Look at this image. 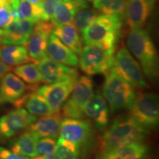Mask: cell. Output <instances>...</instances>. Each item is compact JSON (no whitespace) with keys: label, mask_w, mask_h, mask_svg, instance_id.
<instances>
[{"label":"cell","mask_w":159,"mask_h":159,"mask_svg":"<svg viewBox=\"0 0 159 159\" xmlns=\"http://www.w3.org/2000/svg\"><path fill=\"white\" fill-rule=\"evenodd\" d=\"M148 130L130 116L116 119L99 140L100 152L108 151L132 143L143 142Z\"/></svg>","instance_id":"cell-1"},{"label":"cell","mask_w":159,"mask_h":159,"mask_svg":"<svg viewBox=\"0 0 159 159\" xmlns=\"http://www.w3.org/2000/svg\"><path fill=\"white\" fill-rule=\"evenodd\" d=\"M129 52L138 60L143 73L151 82L158 77V57L153 41L146 30L131 29L127 39Z\"/></svg>","instance_id":"cell-2"},{"label":"cell","mask_w":159,"mask_h":159,"mask_svg":"<svg viewBox=\"0 0 159 159\" xmlns=\"http://www.w3.org/2000/svg\"><path fill=\"white\" fill-rule=\"evenodd\" d=\"M122 20L116 15H99L82 33V41L85 44L115 49L120 35Z\"/></svg>","instance_id":"cell-3"},{"label":"cell","mask_w":159,"mask_h":159,"mask_svg":"<svg viewBox=\"0 0 159 159\" xmlns=\"http://www.w3.org/2000/svg\"><path fill=\"white\" fill-rule=\"evenodd\" d=\"M135 94L134 87L112 69L105 75L102 96L113 113L129 108Z\"/></svg>","instance_id":"cell-4"},{"label":"cell","mask_w":159,"mask_h":159,"mask_svg":"<svg viewBox=\"0 0 159 159\" xmlns=\"http://www.w3.org/2000/svg\"><path fill=\"white\" fill-rule=\"evenodd\" d=\"M114 52L115 49H107L96 44H86L80 55V66L89 76L106 75L113 67Z\"/></svg>","instance_id":"cell-5"},{"label":"cell","mask_w":159,"mask_h":159,"mask_svg":"<svg viewBox=\"0 0 159 159\" xmlns=\"http://www.w3.org/2000/svg\"><path fill=\"white\" fill-rule=\"evenodd\" d=\"M130 116L147 130L155 129L159 122L158 96L152 92H136L129 107Z\"/></svg>","instance_id":"cell-6"},{"label":"cell","mask_w":159,"mask_h":159,"mask_svg":"<svg viewBox=\"0 0 159 159\" xmlns=\"http://www.w3.org/2000/svg\"><path fill=\"white\" fill-rule=\"evenodd\" d=\"M94 94V83L88 76L78 77L70 95L63 105L61 115L65 118L82 119L85 105Z\"/></svg>","instance_id":"cell-7"},{"label":"cell","mask_w":159,"mask_h":159,"mask_svg":"<svg viewBox=\"0 0 159 159\" xmlns=\"http://www.w3.org/2000/svg\"><path fill=\"white\" fill-rule=\"evenodd\" d=\"M113 71L116 72L134 88L145 89L148 88L141 66L125 47H122L114 55Z\"/></svg>","instance_id":"cell-8"},{"label":"cell","mask_w":159,"mask_h":159,"mask_svg":"<svg viewBox=\"0 0 159 159\" xmlns=\"http://www.w3.org/2000/svg\"><path fill=\"white\" fill-rule=\"evenodd\" d=\"M94 134L91 123L81 119L65 118L61 122L59 131L60 138L75 143L80 149L91 144Z\"/></svg>","instance_id":"cell-9"},{"label":"cell","mask_w":159,"mask_h":159,"mask_svg":"<svg viewBox=\"0 0 159 159\" xmlns=\"http://www.w3.org/2000/svg\"><path fill=\"white\" fill-rule=\"evenodd\" d=\"M37 119V116L29 114L22 108L4 114L0 117V142L7 140L28 128Z\"/></svg>","instance_id":"cell-10"},{"label":"cell","mask_w":159,"mask_h":159,"mask_svg":"<svg viewBox=\"0 0 159 159\" xmlns=\"http://www.w3.org/2000/svg\"><path fill=\"white\" fill-rule=\"evenodd\" d=\"M54 26L48 21H39L35 23L27 43V50L33 61L37 63L47 55V47Z\"/></svg>","instance_id":"cell-11"},{"label":"cell","mask_w":159,"mask_h":159,"mask_svg":"<svg viewBox=\"0 0 159 159\" xmlns=\"http://www.w3.org/2000/svg\"><path fill=\"white\" fill-rule=\"evenodd\" d=\"M78 77L61 82L47 84L37 89V92L46 99L54 112H59L67 100Z\"/></svg>","instance_id":"cell-12"},{"label":"cell","mask_w":159,"mask_h":159,"mask_svg":"<svg viewBox=\"0 0 159 159\" xmlns=\"http://www.w3.org/2000/svg\"><path fill=\"white\" fill-rule=\"evenodd\" d=\"M36 65L42 82L47 84L61 82L68 79L79 77L77 69L57 63L46 57L38 61Z\"/></svg>","instance_id":"cell-13"},{"label":"cell","mask_w":159,"mask_h":159,"mask_svg":"<svg viewBox=\"0 0 159 159\" xmlns=\"http://www.w3.org/2000/svg\"><path fill=\"white\" fill-rule=\"evenodd\" d=\"M35 23L28 20L15 19L0 29V43L25 46L28 41Z\"/></svg>","instance_id":"cell-14"},{"label":"cell","mask_w":159,"mask_h":159,"mask_svg":"<svg viewBox=\"0 0 159 159\" xmlns=\"http://www.w3.org/2000/svg\"><path fill=\"white\" fill-rule=\"evenodd\" d=\"M156 0H129L125 13L130 29L142 28L155 9Z\"/></svg>","instance_id":"cell-15"},{"label":"cell","mask_w":159,"mask_h":159,"mask_svg":"<svg viewBox=\"0 0 159 159\" xmlns=\"http://www.w3.org/2000/svg\"><path fill=\"white\" fill-rule=\"evenodd\" d=\"M83 114L94 122L97 129L105 130L109 122V108L106 100L97 91L85 105Z\"/></svg>","instance_id":"cell-16"},{"label":"cell","mask_w":159,"mask_h":159,"mask_svg":"<svg viewBox=\"0 0 159 159\" xmlns=\"http://www.w3.org/2000/svg\"><path fill=\"white\" fill-rule=\"evenodd\" d=\"M89 7L85 0H61L51 19L52 24L55 27L71 25L77 12Z\"/></svg>","instance_id":"cell-17"},{"label":"cell","mask_w":159,"mask_h":159,"mask_svg":"<svg viewBox=\"0 0 159 159\" xmlns=\"http://www.w3.org/2000/svg\"><path fill=\"white\" fill-rule=\"evenodd\" d=\"M27 91L25 83L13 73H6L0 80V97L2 102L14 103Z\"/></svg>","instance_id":"cell-18"},{"label":"cell","mask_w":159,"mask_h":159,"mask_svg":"<svg viewBox=\"0 0 159 159\" xmlns=\"http://www.w3.org/2000/svg\"><path fill=\"white\" fill-rule=\"evenodd\" d=\"M47 55L52 61L63 65L75 68L79 66L77 55L53 34L49 36L47 47Z\"/></svg>","instance_id":"cell-19"},{"label":"cell","mask_w":159,"mask_h":159,"mask_svg":"<svg viewBox=\"0 0 159 159\" xmlns=\"http://www.w3.org/2000/svg\"><path fill=\"white\" fill-rule=\"evenodd\" d=\"M62 115L60 112H55L52 114L37 119L27 129L34 134L38 139H56L59 136Z\"/></svg>","instance_id":"cell-20"},{"label":"cell","mask_w":159,"mask_h":159,"mask_svg":"<svg viewBox=\"0 0 159 159\" xmlns=\"http://www.w3.org/2000/svg\"><path fill=\"white\" fill-rule=\"evenodd\" d=\"M149 150L143 142H136L108 151H102L96 159H144Z\"/></svg>","instance_id":"cell-21"},{"label":"cell","mask_w":159,"mask_h":159,"mask_svg":"<svg viewBox=\"0 0 159 159\" xmlns=\"http://www.w3.org/2000/svg\"><path fill=\"white\" fill-rule=\"evenodd\" d=\"M13 104L16 108L25 106L27 109L26 111L29 114L35 116H47L55 113L49 106L46 99L37 91L24 95Z\"/></svg>","instance_id":"cell-22"},{"label":"cell","mask_w":159,"mask_h":159,"mask_svg":"<svg viewBox=\"0 0 159 159\" xmlns=\"http://www.w3.org/2000/svg\"><path fill=\"white\" fill-rule=\"evenodd\" d=\"M0 59L9 66L30 63L27 48L22 45H0Z\"/></svg>","instance_id":"cell-23"},{"label":"cell","mask_w":159,"mask_h":159,"mask_svg":"<svg viewBox=\"0 0 159 159\" xmlns=\"http://www.w3.org/2000/svg\"><path fill=\"white\" fill-rule=\"evenodd\" d=\"M52 34L58 38L64 44L76 55H80L83 49V41L79 32L73 25L54 27Z\"/></svg>","instance_id":"cell-24"},{"label":"cell","mask_w":159,"mask_h":159,"mask_svg":"<svg viewBox=\"0 0 159 159\" xmlns=\"http://www.w3.org/2000/svg\"><path fill=\"white\" fill-rule=\"evenodd\" d=\"M11 7L14 19L28 20L34 23L42 21V11L39 5L27 0H13Z\"/></svg>","instance_id":"cell-25"},{"label":"cell","mask_w":159,"mask_h":159,"mask_svg":"<svg viewBox=\"0 0 159 159\" xmlns=\"http://www.w3.org/2000/svg\"><path fill=\"white\" fill-rule=\"evenodd\" d=\"M38 139L34 134L27 130L12 141L11 151L20 156L33 158L37 156L35 144Z\"/></svg>","instance_id":"cell-26"},{"label":"cell","mask_w":159,"mask_h":159,"mask_svg":"<svg viewBox=\"0 0 159 159\" xmlns=\"http://www.w3.org/2000/svg\"><path fill=\"white\" fill-rule=\"evenodd\" d=\"M129 0H94V7L104 14L116 15L121 19L125 18V13Z\"/></svg>","instance_id":"cell-27"},{"label":"cell","mask_w":159,"mask_h":159,"mask_svg":"<svg viewBox=\"0 0 159 159\" xmlns=\"http://www.w3.org/2000/svg\"><path fill=\"white\" fill-rule=\"evenodd\" d=\"M13 72L24 82L31 86H35L42 82L36 63H27L17 66L13 69Z\"/></svg>","instance_id":"cell-28"},{"label":"cell","mask_w":159,"mask_h":159,"mask_svg":"<svg viewBox=\"0 0 159 159\" xmlns=\"http://www.w3.org/2000/svg\"><path fill=\"white\" fill-rule=\"evenodd\" d=\"M80 149L75 143L59 138L52 159H80Z\"/></svg>","instance_id":"cell-29"},{"label":"cell","mask_w":159,"mask_h":159,"mask_svg":"<svg viewBox=\"0 0 159 159\" xmlns=\"http://www.w3.org/2000/svg\"><path fill=\"white\" fill-rule=\"evenodd\" d=\"M99 16L98 11L94 9L85 8L79 11L73 18L72 24L77 31L83 33Z\"/></svg>","instance_id":"cell-30"},{"label":"cell","mask_w":159,"mask_h":159,"mask_svg":"<svg viewBox=\"0 0 159 159\" xmlns=\"http://www.w3.org/2000/svg\"><path fill=\"white\" fill-rule=\"evenodd\" d=\"M56 139L41 138L38 139L35 144V151L39 156H44L47 159H52L55 148Z\"/></svg>","instance_id":"cell-31"},{"label":"cell","mask_w":159,"mask_h":159,"mask_svg":"<svg viewBox=\"0 0 159 159\" xmlns=\"http://www.w3.org/2000/svg\"><path fill=\"white\" fill-rule=\"evenodd\" d=\"M61 0H43L39 4V7L42 11V21H48L51 20Z\"/></svg>","instance_id":"cell-32"},{"label":"cell","mask_w":159,"mask_h":159,"mask_svg":"<svg viewBox=\"0 0 159 159\" xmlns=\"http://www.w3.org/2000/svg\"><path fill=\"white\" fill-rule=\"evenodd\" d=\"M13 20L11 3L0 4V29L8 25Z\"/></svg>","instance_id":"cell-33"},{"label":"cell","mask_w":159,"mask_h":159,"mask_svg":"<svg viewBox=\"0 0 159 159\" xmlns=\"http://www.w3.org/2000/svg\"><path fill=\"white\" fill-rule=\"evenodd\" d=\"M0 159H31L28 157L20 156L11 150L0 146Z\"/></svg>","instance_id":"cell-34"},{"label":"cell","mask_w":159,"mask_h":159,"mask_svg":"<svg viewBox=\"0 0 159 159\" xmlns=\"http://www.w3.org/2000/svg\"><path fill=\"white\" fill-rule=\"evenodd\" d=\"M11 70V67L7 66V64H5V63L0 59V80L2 79V77L6 73L9 72Z\"/></svg>","instance_id":"cell-35"},{"label":"cell","mask_w":159,"mask_h":159,"mask_svg":"<svg viewBox=\"0 0 159 159\" xmlns=\"http://www.w3.org/2000/svg\"><path fill=\"white\" fill-rule=\"evenodd\" d=\"M27 1H28L33 4H35V5H39L43 0H27Z\"/></svg>","instance_id":"cell-36"},{"label":"cell","mask_w":159,"mask_h":159,"mask_svg":"<svg viewBox=\"0 0 159 159\" xmlns=\"http://www.w3.org/2000/svg\"><path fill=\"white\" fill-rule=\"evenodd\" d=\"M12 1H13V0H0V4H11L12 2Z\"/></svg>","instance_id":"cell-37"},{"label":"cell","mask_w":159,"mask_h":159,"mask_svg":"<svg viewBox=\"0 0 159 159\" xmlns=\"http://www.w3.org/2000/svg\"><path fill=\"white\" fill-rule=\"evenodd\" d=\"M33 159H47V158H46L45 157L43 156H39V155H37L36 156L33 157Z\"/></svg>","instance_id":"cell-38"},{"label":"cell","mask_w":159,"mask_h":159,"mask_svg":"<svg viewBox=\"0 0 159 159\" xmlns=\"http://www.w3.org/2000/svg\"><path fill=\"white\" fill-rule=\"evenodd\" d=\"M2 99H1V97H0V105L2 104Z\"/></svg>","instance_id":"cell-39"},{"label":"cell","mask_w":159,"mask_h":159,"mask_svg":"<svg viewBox=\"0 0 159 159\" xmlns=\"http://www.w3.org/2000/svg\"><path fill=\"white\" fill-rule=\"evenodd\" d=\"M89 1H90V2H94V0H89Z\"/></svg>","instance_id":"cell-40"}]
</instances>
